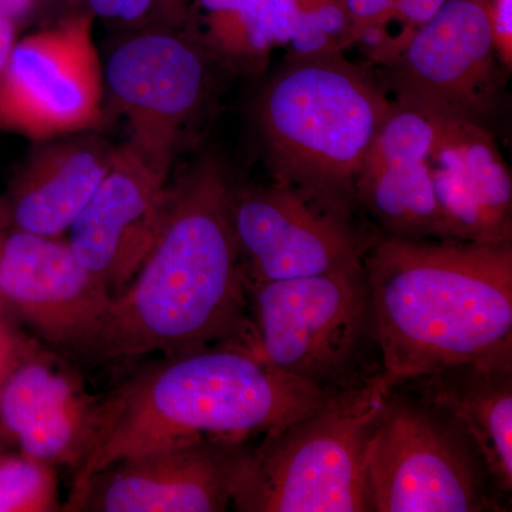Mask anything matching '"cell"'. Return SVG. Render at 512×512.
<instances>
[{
  "label": "cell",
  "mask_w": 512,
  "mask_h": 512,
  "mask_svg": "<svg viewBox=\"0 0 512 512\" xmlns=\"http://www.w3.org/2000/svg\"><path fill=\"white\" fill-rule=\"evenodd\" d=\"M232 190L212 157L170 178L156 242L133 281L111 299L84 357L121 362L218 345L255 352Z\"/></svg>",
  "instance_id": "1"
},
{
  "label": "cell",
  "mask_w": 512,
  "mask_h": 512,
  "mask_svg": "<svg viewBox=\"0 0 512 512\" xmlns=\"http://www.w3.org/2000/svg\"><path fill=\"white\" fill-rule=\"evenodd\" d=\"M363 268L393 383L512 359V241L384 235L366 247Z\"/></svg>",
  "instance_id": "2"
},
{
  "label": "cell",
  "mask_w": 512,
  "mask_h": 512,
  "mask_svg": "<svg viewBox=\"0 0 512 512\" xmlns=\"http://www.w3.org/2000/svg\"><path fill=\"white\" fill-rule=\"evenodd\" d=\"M328 394L242 346L171 356L103 400L96 443L74 471L72 493L110 464L175 441L264 436L312 412Z\"/></svg>",
  "instance_id": "3"
},
{
  "label": "cell",
  "mask_w": 512,
  "mask_h": 512,
  "mask_svg": "<svg viewBox=\"0 0 512 512\" xmlns=\"http://www.w3.org/2000/svg\"><path fill=\"white\" fill-rule=\"evenodd\" d=\"M390 107L392 99L343 52L289 55L255 106L276 183L348 220L357 177Z\"/></svg>",
  "instance_id": "4"
},
{
  "label": "cell",
  "mask_w": 512,
  "mask_h": 512,
  "mask_svg": "<svg viewBox=\"0 0 512 512\" xmlns=\"http://www.w3.org/2000/svg\"><path fill=\"white\" fill-rule=\"evenodd\" d=\"M384 373L329 393L315 410L264 434L242 458L231 505L241 512H372L367 461L393 387Z\"/></svg>",
  "instance_id": "5"
},
{
  "label": "cell",
  "mask_w": 512,
  "mask_h": 512,
  "mask_svg": "<svg viewBox=\"0 0 512 512\" xmlns=\"http://www.w3.org/2000/svg\"><path fill=\"white\" fill-rule=\"evenodd\" d=\"M245 286L255 353L276 369L323 393L382 373L369 369L379 346L363 264Z\"/></svg>",
  "instance_id": "6"
},
{
  "label": "cell",
  "mask_w": 512,
  "mask_h": 512,
  "mask_svg": "<svg viewBox=\"0 0 512 512\" xmlns=\"http://www.w3.org/2000/svg\"><path fill=\"white\" fill-rule=\"evenodd\" d=\"M372 512L498 510L467 431L440 407L392 387L367 461Z\"/></svg>",
  "instance_id": "7"
},
{
  "label": "cell",
  "mask_w": 512,
  "mask_h": 512,
  "mask_svg": "<svg viewBox=\"0 0 512 512\" xmlns=\"http://www.w3.org/2000/svg\"><path fill=\"white\" fill-rule=\"evenodd\" d=\"M210 56L175 25L134 30L103 63L104 90L127 120V144L171 175L185 131L208 99Z\"/></svg>",
  "instance_id": "8"
},
{
  "label": "cell",
  "mask_w": 512,
  "mask_h": 512,
  "mask_svg": "<svg viewBox=\"0 0 512 512\" xmlns=\"http://www.w3.org/2000/svg\"><path fill=\"white\" fill-rule=\"evenodd\" d=\"M104 94L93 18L72 13L16 40L0 73V131L33 143L97 131Z\"/></svg>",
  "instance_id": "9"
},
{
  "label": "cell",
  "mask_w": 512,
  "mask_h": 512,
  "mask_svg": "<svg viewBox=\"0 0 512 512\" xmlns=\"http://www.w3.org/2000/svg\"><path fill=\"white\" fill-rule=\"evenodd\" d=\"M248 440L198 437L123 458L70 493L69 512H221Z\"/></svg>",
  "instance_id": "10"
},
{
  "label": "cell",
  "mask_w": 512,
  "mask_h": 512,
  "mask_svg": "<svg viewBox=\"0 0 512 512\" xmlns=\"http://www.w3.org/2000/svg\"><path fill=\"white\" fill-rule=\"evenodd\" d=\"M383 69L393 99L484 121L503 69L484 0H448Z\"/></svg>",
  "instance_id": "11"
},
{
  "label": "cell",
  "mask_w": 512,
  "mask_h": 512,
  "mask_svg": "<svg viewBox=\"0 0 512 512\" xmlns=\"http://www.w3.org/2000/svg\"><path fill=\"white\" fill-rule=\"evenodd\" d=\"M231 222L245 284L363 264L366 247L349 221L288 185L232 190Z\"/></svg>",
  "instance_id": "12"
},
{
  "label": "cell",
  "mask_w": 512,
  "mask_h": 512,
  "mask_svg": "<svg viewBox=\"0 0 512 512\" xmlns=\"http://www.w3.org/2000/svg\"><path fill=\"white\" fill-rule=\"evenodd\" d=\"M0 298L46 343L83 356L113 295L69 242L10 228L0 252Z\"/></svg>",
  "instance_id": "13"
},
{
  "label": "cell",
  "mask_w": 512,
  "mask_h": 512,
  "mask_svg": "<svg viewBox=\"0 0 512 512\" xmlns=\"http://www.w3.org/2000/svg\"><path fill=\"white\" fill-rule=\"evenodd\" d=\"M170 178L124 143L92 200L67 229L74 255L113 296L133 281L156 242Z\"/></svg>",
  "instance_id": "14"
},
{
  "label": "cell",
  "mask_w": 512,
  "mask_h": 512,
  "mask_svg": "<svg viewBox=\"0 0 512 512\" xmlns=\"http://www.w3.org/2000/svg\"><path fill=\"white\" fill-rule=\"evenodd\" d=\"M448 113L392 99L357 177L355 201L387 237L440 238L430 154Z\"/></svg>",
  "instance_id": "15"
},
{
  "label": "cell",
  "mask_w": 512,
  "mask_h": 512,
  "mask_svg": "<svg viewBox=\"0 0 512 512\" xmlns=\"http://www.w3.org/2000/svg\"><path fill=\"white\" fill-rule=\"evenodd\" d=\"M440 238L512 241V178L483 121L447 114L430 154Z\"/></svg>",
  "instance_id": "16"
},
{
  "label": "cell",
  "mask_w": 512,
  "mask_h": 512,
  "mask_svg": "<svg viewBox=\"0 0 512 512\" xmlns=\"http://www.w3.org/2000/svg\"><path fill=\"white\" fill-rule=\"evenodd\" d=\"M103 400L47 353L37 352L0 390V424L22 453L77 470L96 443Z\"/></svg>",
  "instance_id": "17"
},
{
  "label": "cell",
  "mask_w": 512,
  "mask_h": 512,
  "mask_svg": "<svg viewBox=\"0 0 512 512\" xmlns=\"http://www.w3.org/2000/svg\"><path fill=\"white\" fill-rule=\"evenodd\" d=\"M97 131L35 141L3 195L13 229L63 237L116 161Z\"/></svg>",
  "instance_id": "18"
},
{
  "label": "cell",
  "mask_w": 512,
  "mask_h": 512,
  "mask_svg": "<svg viewBox=\"0 0 512 512\" xmlns=\"http://www.w3.org/2000/svg\"><path fill=\"white\" fill-rule=\"evenodd\" d=\"M421 399L440 407L467 431L491 484L512 490V359L446 367L407 380Z\"/></svg>",
  "instance_id": "19"
},
{
  "label": "cell",
  "mask_w": 512,
  "mask_h": 512,
  "mask_svg": "<svg viewBox=\"0 0 512 512\" xmlns=\"http://www.w3.org/2000/svg\"><path fill=\"white\" fill-rule=\"evenodd\" d=\"M183 25L232 72L261 73L276 46L266 0H192Z\"/></svg>",
  "instance_id": "20"
},
{
  "label": "cell",
  "mask_w": 512,
  "mask_h": 512,
  "mask_svg": "<svg viewBox=\"0 0 512 512\" xmlns=\"http://www.w3.org/2000/svg\"><path fill=\"white\" fill-rule=\"evenodd\" d=\"M448 0H346L349 49L359 46L370 62L386 66Z\"/></svg>",
  "instance_id": "21"
},
{
  "label": "cell",
  "mask_w": 512,
  "mask_h": 512,
  "mask_svg": "<svg viewBox=\"0 0 512 512\" xmlns=\"http://www.w3.org/2000/svg\"><path fill=\"white\" fill-rule=\"evenodd\" d=\"M276 46L309 56L349 49L346 0H266Z\"/></svg>",
  "instance_id": "22"
},
{
  "label": "cell",
  "mask_w": 512,
  "mask_h": 512,
  "mask_svg": "<svg viewBox=\"0 0 512 512\" xmlns=\"http://www.w3.org/2000/svg\"><path fill=\"white\" fill-rule=\"evenodd\" d=\"M62 511L55 466L28 456L0 457V512Z\"/></svg>",
  "instance_id": "23"
},
{
  "label": "cell",
  "mask_w": 512,
  "mask_h": 512,
  "mask_svg": "<svg viewBox=\"0 0 512 512\" xmlns=\"http://www.w3.org/2000/svg\"><path fill=\"white\" fill-rule=\"evenodd\" d=\"M67 3L74 9L73 13L109 20L130 30L143 29L161 9V0H67Z\"/></svg>",
  "instance_id": "24"
},
{
  "label": "cell",
  "mask_w": 512,
  "mask_h": 512,
  "mask_svg": "<svg viewBox=\"0 0 512 512\" xmlns=\"http://www.w3.org/2000/svg\"><path fill=\"white\" fill-rule=\"evenodd\" d=\"M39 350V346L13 328L0 311V390L10 375Z\"/></svg>",
  "instance_id": "25"
},
{
  "label": "cell",
  "mask_w": 512,
  "mask_h": 512,
  "mask_svg": "<svg viewBox=\"0 0 512 512\" xmlns=\"http://www.w3.org/2000/svg\"><path fill=\"white\" fill-rule=\"evenodd\" d=\"M485 9L498 59L504 70H511L512 0H485Z\"/></svg>",
  "instance_id": "26"
},
{
  "label": "cell",
  "mask_w": 512,
  "mask_h": 512,
  "mask_svg": "<svg viewBox=\"0 0 512 512\" xmlns=\"http://www.w3.org/2000/svg\"><path fill=\"white\" fill-rule=\"evenodd\" d=\"M46 0H0V16L20 26L37 15Z\"/></svg>",
  "instance_id": "27"
},
{
  "label": "cell",
  "mask_w": 512,
  "mask_h": 512,
  "mask_svg": "<svg viewBox=\"0 0 512 512\" xmlns=\"http://www.w3.org/2000/svg\"><path fill=\"white\" fill-rule=\"evenodd\" d=\"M19 28L15 23L0 16V73L8 62L13 45L18 40Z\"/></svg>",
  "instance_id": "28"
},
{
  "label": "cell",
  "mask_w": 512,
  "mask_h": 512,
  "mask_svg": "<svg viewBox=\"0 0 512 512\" xmlns=\"http://www.w3.org/2000/svg\"><path fill=\"white\" fill-rule=\"evenodd\" d=\"M191 2L192 0H161V13L165 25L177 26L178 23H184Z\"/></svg>",
  "instance_id": "29"
},
{
  "label": "cell",
  "mask_w": 512,
  "mask_h": 512,
  "mask_svg": "<svg viewBox=\"0 0 512 512\" xmlns=\"http://www.w3.org/2000/svg\"><path fill=\"white\" fill-rule=\"evenodd\" d=\"M10 228H12V225H10L8 208H6L3 195H0V252H2L3 242H5ZM5 308L6 305L3 303L2 298H0V311H5Z\"/></svg>",
  "instance_id": "30"
},
{
  "label": "cell",
  "mask_w": 512,
  "mask_h": 512,
  "mask_svg": "<svg viewBox=\"0 0 512 512\" xmlns=\"http://www.w3.org/2000/svg\"><path fill=\"white\" fill-rule=\"evenodd\" d=\"M3 454H5V453H3V451H2V444H0V457H2Z\"/></svg>",
  "instance_id": "31"
},
{
  "label": "cell",
  "mask_w": 512,
  "mask_h": 512,
  "mask_svg": "<svg viewBox=\"0 0 512 512\" xmlns=\"http://www.w3.org/2000/svg\"><path fill=\"white\" fill-rule=\"evenodd\" d=\"M484 2H485V0H484Z\"/></svg>",
  "instance_id": "32"
}]
</instances>
